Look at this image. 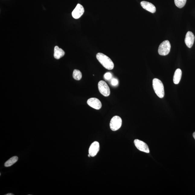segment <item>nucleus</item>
Segmentation results:
<instances>
[{
	"mask_svg": "<svg viewBox=\"0 0 195 195\" xmlns=\"http://www.w3.org/2000/svg\"><path fill=\"white\" fill-rule=\"evenodd\" d=\"M97 60L100 63L108 70H112L113 69L114 64L111 59L105 55L101 53H98L96 55Z\"/></svg>",
	"mask_w": 195,
	"mask_h": 195,
	"instance_id": "1",
	"label": "nucleus"
},
{
	"mask_svg": "<svg viewBox=\"0 0 195 195\" xmlns=\"http://www.w3.org/2000/svg\"><path fill=\"white\" fill-rule=\"evenodd\" d=\"M152 86L154 91L160 98H163L165 96L164 88L163 83L158 78H154L152 80Z\"/></svg>",
	"mask_w": 195,
	"mask_h": 195,
	"instance_id": "2",
	"label": "nucleus"
},
{
	"mask_svg": "<svg viewBox=\"0 0 195 195\" xmlns=\"http://www.w3.org/2000/svg\"><path fill=\"white\" fill-rule=\"evenodd\" d=\"M171 47L170 42L168 40H165L160 44L158 48V53L161 56H167L170 52Z\"/></svg>",
	"mask_w": 195,
	"mask_h": 195,
	"instance_id": "3",
	"label": "nucleus"
},
{
	"mask_svg": "<svg viewBox=\"0 0 195 195\" xmlns=\"http://www.w3.org/2000/svg\"><path fill=\"white\" fill-rule=\"evenodd\" d=\"M122 125V119L120 117L115 116L112 118L110 122V128L113 131L119 129Z\"/></svg>",
	"mask_w": 195,
	"mask_h": 195,
	"instance_id": "4",
	"label": "nucleus"
},
{
	"mask_svg": "<svg viewBox=\"0 0 195 195\" xmlns=\"http://www.w3.org/2000/svg\"><path fill=\"white\" fill-rule=\"evenodd\" d=\"M98 88L99 92L105 97L109 96L110 90L107 84L104 81H101L98 84Z\"/></svg>",
	"mask_w": 195,
	"mask_h": 195,
	"instance_id": "5",
	"label": "nucleus"
},
{
	"mask_svg": "<svg viewBox=\"0 0 195 195\" xmlns=\"http://www.w3.org/2000/svg\"><path fill=\"white\" fill-rule=\"evenodd\" d=\"M136 147L138 150L146 153H149L150 150L149 147L146 143L143 141L136 139L134 142Z\"/></svg>",
	"mask_w": 195,
	"mask_h": 195,
	"instance_id": "6",
	"label": "nucleus"
},
{
	"mask_svg": "<svg viewBox=\"0 0 195 195\" xmlns=\"http://www.w3.org/2000/svg\"><path fill=\"white\" fill-rule=\"evenodd\" d=\"M84 12V7L80 4H78L74 10H73L72 14L74 19H78L83 14Z\"/></svg>",
	"mask_w": 195,
	"mask_h": 195,
	"instance_id": "7",
	"label": "nucleus"
},
{
	"mask_svg": "<svg viewBox=\"0 0 195 195\" xmlns=\"http://www.w3.org/2000/svg\"><path fill=\"white\" fill-rule=\"evenodd\" d=\"M87 104L91 107L96 110L100 109L102 105L101 101L95 98H91L88 99Z\"/></svg>",
	"mask_w": 195,
	"mask_h": 195,
	"instance_id": "8",
	"label": "nucleus"
},
{
	"mask_svg": "<svg viewBox=\"0 0 195 195\" xmlns=\"http://www.w3.org/2000/svg\"><path fill=\"white\" fill-rule=\"evenodd\" d=\"M195 40V37L193 33L189 31L186 35L185 42L187 46L190 48L193 45Z\"/></svg>",
	"mask_w": 195,
	"mask_h": 195,
	"instance_id": "9",
	"label": "nucleus"
},
{
	"mask_svg": "<svg viewBox=\"0 0 195 195\" xmlns=\"http://www.w3.org/2000/svg\"><path fill=\"white\" fill-rule=\"evenodd\" d=\"M99 150V144L97 141H95L91 145L89 150V153L91 157L96 155Z\"/></svg>",
	"mask_w": 195,
	"mask_h": 195,
	"instance_id": "10",
	"label": "nucleus"
},
{
	"mask_svg": "<svg viewBox=\"0 0 195 195\" xmlns=\"http://www.w3.org/2000/svg\"><path fill=\"white\" fill-rule=\"evenodd\" d=\"M141 6L143 9L148 11L154 13L156 12V7L154 5L149 2L143 1L141 2Z\"/></svg>",
	"mask_w": 195,
	"mask_h": 195,
	"instance_id": "11",
	"label": "nucleus"
},
{
	"mask_svg": "<svg viewBox=\"0 0 195 195\" xmlns=\"http://www.w3.org/2000/svg\"><path fill=\"white\" fill-rule=\"evenodd\" d=\"M65 52L62 49L60 48L58 46H56L54 48V57L57 59H59L65 55Z\"/></svg>",
	"mask_w": 195,
	"mask_h": 195,
	"instance_id": "12",
	"label": "nucleus"
},
{
	"mask_svg": "<svg viewBox=\"0 0 195 195\" xmlns=\"http://www.w3.org/2000/svg\"><path fill=\"white\" fill-rule=\"evenodd\" d=\"M182 76V71L180 69L176 70L174 76L173 81L175 84H178L181 80Z\"/></svg>",
	"mask_w": 195,
	"mask_h": 195,
	"instance_id": "13",
	"label": "nucleus"
},
{
	"mask_svg": "<svg viewBox=\"0 0 195 195\" xmlns=\"http://www.w3.org/2000/svg\"><path fill=\"white\" fill-rule=\"evenodd\" d=\"M18 156H14L5 162V166L8 167L12 166V165L14 164L18 161Z\"/></svg>",
	"mask_w": 195,
	"mask_h": 195,
	"instance_id": "14",
	"label": "nucleus"
},
{
	"mask_svg": "<svg viewBox=\"0 0 195 195\" xmlns=\"http://www.w3.org/2000/svg\"><path fill=\"white\" fill-rule=\"evenodd\" d=\"M73 77L75 80H80L82 78V73L78 70L75 69L73 72Z\"/></svg>",
	"mask_w": 195,
	"mask_h": 195,
	"instance_id": "15",
	"label": "nucleus"
},
{
	"mask_svg": "<svg viewBox=\"0 0 195 195\" xmlns=\"http://www.w3.org/2000/svg\"><path fill=\"white\" fill-rule=\"evenodd\" d=\"M174 1L176 6L181 8L185 6L187 0H174Z\"/></svg>",
	"mask_w": 195,
	"mask_h": 195,
	"instance_id": "16",
	"label": "nucleus"
},
{
	"mask_svg": "<svg viewBox=\"0 0 195 195\" xmlns=\"http://www.w3.org/2000/svg\"><path fill=\"white\" fill-rule=\"evenodd\" d=\"M112 75L111 73L107 72L104 75V78L107 80H110L112 78Z\"/></svg>",
	"mask_w": 195,
	"mask_h": 195,
	"instance_id": "17",
	"label": "nucleus"
},
{
	"mask_svg": "<svg viewBox=\"0 0 195 195\" xmlns=\"http://www.w3.org/2000/svg\"><path fill=\"white\" fill-rule=\"evenodd\" d=\"M118 84V82L117 79L113 78L111 81V84L113 86H116Z\"/></svg>",
	"mask_w": 195,
	"mask_h": 195,
	"instance_id": "18",
	"label": "nucleus"
},
{
	"mask_svg": "<svg viewBox=\"0 0 195 195\" xmlns=\"http://www.w3.org/2000/svg\"><path fill=\"white\" fill-rule=\"evenodd\" d=\"M193 137L194 139H195V132H194V133H193Z\"/></svg>",
	"mask_w": 195,
	"mask_h": 195,
	"instance_id": "19",
	"label": "nucleus"
},
{
	"mask_svg": "<svg viewBox=\"0 0 195 195\" xmlns=\"http://www.w3.org/2000/svg\"><path fill=\"white\" fill-rule=\"evenodd\" d=\"M14 194L12 193H8L6 194V195H14Z\"/></svg>",
	"mask_w": 195,
	"mask_h": 195,
	"instance_id": "20",
	"label": "nucleus"
}]
</instances>
